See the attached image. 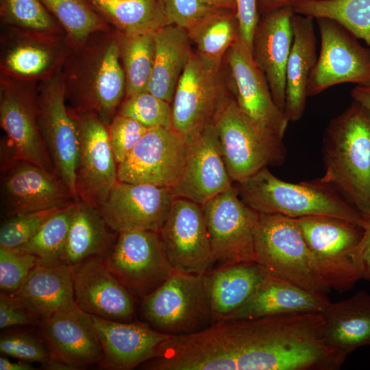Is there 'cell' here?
Here are the masks:
<instances>
[{
  "instance_id": "cell-1",
  "label": "cell",
  "mask_w": 370,
  "mask_h": 370,
  "mask_svg": "<svg viewBox=\"0 0 370 370\" xmlns=\"http://www.w3.org/2000/svg\"><path fill=\"white\" fill-rule=\"evenodd\" d=\"M321 312L230 319L171 335L151 370H336L346 356L323 336Z\"/></svg>"
},
{
  "instance_id": "cell-2",
  "label": "cell",
  "mask_w": 370,
  "mask_h": 370,
  "mask_svg": "<svg viewBox=\"0 0 370 370\" xmlns=\"http://www.w3.org/2000/svg\"><path fill=\"white\" fill-rule=\"evenodd\" d=\"M319 180L370 221V112L353 101L327 126Z\"/></svg>"
},
{
  "instance_id": "cell-3",
  "label": "cell",
  "mask_w": 370,
  "mask_h": 370,
  "mask_svg": "<svg viewBox=\"0 0 370 370\" xmlns=\"http://www.w3.org/2000/svg\"><path fill=\"white\" fill-rule=\"evenodd\" d=\"M235 184L242 201L259 213L280 214L291 218L332 216L364 229L367 224L356 210L319 179L287 182L264 167Z\"/></svg>"
},
{
  "instance_id": "cell-4",
  "label": "cell",
  "mask_w": 370,
  "mask_h": 370,
  "mask_svg": "<svg viewBox=\"0 0 370 370\" xmlns=\"http://www.w3.org/2000/svg\"><path fill=\"white\" fill-rule=\"evenodd\" d=\"M254 261L269 273L310 293L327 296L331 289L295 218L260 213Z\"/></svg>"
},
{
  "instance_id": "cell-5",
  "label": "cell",
  "mask_w": 370,
  "mask_h": 370,
  "mask_svg": "<svg viewBox=\"0 0 370 370\" xmlns=\"http://www.w3.org/2000/svg\"><path fill=\"white\" fill-rule=\"evenodd\" d=\"M214 125L228 175L234 183L268 166L284 163L286 149L283 138L243 112L232 95L222 104Z\"/></svg>"
},
{
  "instance_id": "cell-6",
  "label": "cell",
  "mask_w": 370,
  "mask_h": 370,
  "mask_svg": "<svg viewBox=\"0 0 370 370\" xmlns=\"http://www.w3.org/2000/svg\"><path fill=\"white\" fill-rule=\"evenodd\" d=\"M295 219L330 288L345 291L362 279V227L327 215Z\"/></svg>"
},
{
  "instance_id": "cell-7",
  "label": "cell",
  "mask_w": 370,
  "mask_h": 370,
  "mask_svg": "<svg viewBox=\"0 0 370 370\" xmlns=\"http://www.w3.org/2000/svg\"><path fill=\"white\" fill-rule=\"evenodd\" d=\"M141 313L155 330L169 335L195 333L213 323L199 274L175 271L142 299Z\"/></svg>"
},
{
  "instance_id": "cell-8",
  "label": "cell",
  "mask_w": 370,
  "mask_h": 370,
  "mask_svg": "<svg viewBox=\"0 0 370 370\" xmlns=\"http://www.w3.org/2000/svg\"><path fill=\"white\" fill-rule=\"evenodd\" d=\"M220 69L192 52L172 101L173 129L186 141L214 123L222 104L232 95L223 84Z\"/></svg>"
},
{
  "instance_id": "cell-9",
  "label": "cell",
  "mask_w": 370,
  "mask_h": 370,
  "mask_svg": "<svg viewBox=\"0 0 370 370\" xmlns=\"http://www.w3.org/2000/svg\"><path fill=\"white\" fill-rule=\"evenodd\" d=\"M114 247L103 258L110 271L141 299L175 272L159 232L131 230L118 233Z\"/></svg>"
},
{
  "instance_id": "cell-10",
  "label": "cell",
  "mask_w": 370,
  "mask_h": 370,
  "mask_svg": "<svg viewBox=\"0 0 370 370\" xmlns=\"http://www.w3.org/2000/svg\"><path fill=\"white\" fill-rule=\"evenodd\" d=\"M201 206L214 261L224 264L254 261L260 213L242 201L236 186Z\"/></svg>"
},
{
  "instance_id": "cell-11",
  "label": "cell",
  "mask_w": 370,
  "mask_h": 370,
  "mask_svg": "<svg viewBox=\"0 0 370 370\" xmlns=\"http://www.w3.org/2000/svg\"><path fill=\"white\" fill-rule=\"evenodd\" d=\"M315 21L321 46L308 82V97L343 83H370V47H363L358 38L332 19Z\"/></svg>"
},
{
  "instance_id": "cell-12",
  "label": "cell",
  "mask_w": 370,
  "mask_h": 370,
  "mask_svg": "<svg viewBox=\"0 0 370 370\" xmlns=\"http://www.w3.org/2000/svg\"><path fill=\"white\" fill-rule=\"evenodd\" d=\"M64 92L59 77L47 83L38 101V123L56 175L77 200L79 128L66 110Z\"/></svg>"
},
{
  "instance_id": "cell-13",
  "label": "cell",
  "mask_w": 370,
  "mask_h": 370,
  "mask_svg": "<svg viewBox=\"0 0 370 370\" xmlns=\"http://www.w3.org/2000/svg\"><path fill=\"white\" fill-rule=\"evenodd\" d=\"M176 197L171 187L117 180L98 209L108 227L117 233L159 232Z\"/></svg>"
},
{
  "instance_id": "cell-14",
  "label": "cell",
  "mask_w": 370,
  "mask_h": 370,
  "mask_svg": "<svg viewBox=\"0 0 370 370\" xmlns=\"http://www.w3.org/2000/svg\"><path fill=\"white\" fill-rule=\"evenodd\" d=\"M186 139L173 128H148L117 165L119 181L173 187L183 166Z\"/></svg>"
},
{
  "instance_id": "cell-15",
  "label": "cell",
  "mask_w": 370,
  "mask_h": 370,
  "mask_svg": "<svg viewBox=\"0 0 370 370\" xmlns=\"http://www.w3.org/2000/svg\"><path fill=\"white\" fill-rule=\"evenodd\" d=\"M159 234L175 271L203 275L214 262L199 204L177 197Z\"/></svg>"
},
{
  "instance_id": "cell-16",
  "label": "cell",
  "mask_w": 370,
  "mask_h": 370,
  "mask_svg": "<svg viewBox=\"0 0 370 370\" xmlns=\"http://www.w3.org/2000/svg\"><path fill=\"white\" fill-rule=\"evenodd\" d=\"M230 89L236 103L251 119L283 138L289 122L275 103L267 78L254 60L249 46L241 39L225 56Z\"/></svg>"
},
{
  "instance_id": "cell-17",
  "label": "cell",
  "mask_w": 370,
  "mask_h": 370,
  "mask_svg": "<svg viewBox=\"0 0 370 370\" xmlns=\"http://www.w3.org/2000/svg\"><path fill=\"white\" fill-rule=\"evenodd\" d=\"M232 185L212 123L186 141L183 166L172 188L177 197L203 205Z\"/></svg>"
},
{
  "instance_id": "cell-18",
  "label": "cell",
  "mask_w": 370,
  "mask_h": 370,
  "mask_svg": "<svg viewBox=\"0 0 370 370\" xmlns=\"http://www.w3.org/2000/svg\"><path fill=\"white\" fill-rule=\"evenodd\" d=\"M1 197L8 217L65 206L75 199L58 175L34 163H3Z\"/></svg>"
},
{
  "instance_id": "cell-19",
  "label": "cell",
  "mask_w": 370,
  "mask_h": 370,
  "mask_svg": "<svg viewBox=\"0 0 370 370\" xmlns=\"http://www.w3.org/2000/svg\"><path fill=\"white\" fill-rule=\"evenodd\" d=\"M79 149L76 171L78 199L96 208L117 182V163L108 129L96 114L86 113L77 122Z\"/></svg>"
},
{
  "instance_id": "cell-20",
  "label": "cell",
  "mask_w": 370,
  "mask_h": 370,
  "mask_svg": "<svg viewBox=\"0 0 370 370\" xmlns=\"http://www.w3.org/2000/svg\"><path fill=\"white\" fill-rule=\"evenodd\" d=\"M72 275L75 303L81 310L117 321L132 318L133 295L110 271L101 256L72 266Z\"/></svg>"
},
{
  "instance_id": "cell-21",
  "label": "cell",
  "mask_w": 370,
  "mask_h": 370,
  "mask_svg": "<svg viewBox=\"0 0 370 370\" xmlns=\"http://www.w3.org/2000/svg\"><path fill=\"white\" fill-rule=\"evenodd\" d=\"M40 325L50 358L72 369L101 361L103 351L91 315L78 306L56 313Z\"/></svg>"
},
{
  "instance_id": "cell-22",
  "label": "cell",
  "mask_w": 370,
  "mask_h": 370,
  "mask_svg": "<svg viewBox=\"0 0 370 370\" xmlns=\"http://www.w3.org/2000/svg\"><path fill=\"white\" fill-rule=\"evenodd\" d=\"M292 6L260 15L251 47L254 61L264 74L273 99L284 112L286 67L293 40Z\"/></svg>"
},
{
  "instance_id": "cell-23",
  "label": "cell",
  "mask_w": 370,
  "mask_h": 370,
  "mask_svg": "<svg viewBox=\"0 0 370 370\" xmlns=\"http://www.w3.org/2000/svg\"><path fill=\"white\" fill-rule=\"evenodd\" d=\"M91 317L103 354L99 363L108 369L130 370L154 358L162 343L171 336L141 323Z\"/></svg>"
},
{
  "instance_id": "cell-24",
  "label": "cell",
  "mask_w": 370,
  "mask_h": 370,
  "mask_svg": "<svg viewBox=\"0 0 370 370\" xmlns=\"http://www.w3.org/2000/svg\"><path fill=\"white\" fill-rule=\"evenodd\" d=\"M330 303L327 296L310 293L267 271L249 298L223 320L323 312Z\"/></svg>"
},
{
  "instance_id": "cell-25",
  "label": "cell",
  "mask_w": 370,
  "mask_h": 370,
  "mask_svg": "<svg viewBox=\"0 0 370 370\" xmlns=\"http://www.w3.org/2000/svg\"><path fill=\"white\" fill-rule=\"evenodd\" d=\"M0 121L6 136L3 163L26 161L56 174L31 106L13 91L1 95Z\"/></svg>"
},
{
  "instance_id": "cell-26",
  "label": "cell",
  "mask_w": 370,
  "mask_h": 370,
  "mask_svg": "<svg viewBox=\"0 0 370 370\" xmlns=\"http://www.w3.org/2000/svg\"><path fill=\"white\" fill-rule=\"evenodd\" d=\"M42 321L77 306L72 267L61 262L39 261L14 294Z\"/></svg>"
},
{
  "instance_id": "cell-27",
  "label": "cell",
  "mask_w": 370,
  "mask_h": 370,
  "mask_svg": "<svg viewBox=\"0 0 370 370\" xmlns=\"http://www.w3.org/2000/svg\"><path fill=\"white\" fill-rule=\"evenodd\" d=\"M315 19L294 13L291 18L293 40L286 67L284 113L289 121L299 120L304 112L307 86L317 63Z\"/></svg>"
},
{
  "instance_id": "cell-28",
  "label": "cell",
  "mask_w": 370,
  "mask_h": 370,
  "mask_svg": "<svg viewBox=\"0 0 370 370\" xmlns=\"http://www.w3.org/2000/svg\"><path fill=\"white\" fill-rule=\"evenodd\" d=\"M267 271L256 262L224 264L203 274L213 323L239 308L264 278Z\"/></svg>"
},
{
  "instance_id": "cell-29",
  "label": "cell",
  "mask_w": 370,
  "mask_h": 370,
  "mask_svg": "<svg viewBox=\"0 0 370 370\" xmlns=\"http://www.w3.org/2000/svg\"><path fill=\"white\" fill-rule=\"evenodd\" d=\"M322 314L324 339L330 346L346 355L370 346V294L365 291L338 302L330 301Z\"/></svg>"
},
{
  "instance_id": "cell-30",
  "label": "cell",
  "mask_w": 370,
  "mask_h": 370,
  "mask_svg": "<svg viewBox=\"0 0 370 370\" xmlns=\"http://www.w3.org/2000/svg\"><path fill=\"white\" fill-rule=\"evenodd\" d=\"M155 57L146 90L172 103L179 79L192 51L188 32L167 25L154 34Z\"/></svg>"
},
{
  "instance_id": "cell-31",
  "label": "cell",
  "mask_w": 370,
  "mask_h": 370,
  "mask_svg": "<svg viewBox=\"0 0 370 370\" xmlns=\"http://www.w3.org/2000/svg\"><path fill=\"white\" fill-rule=\"evenodd\" d=\"M99 209L84 201L75 200V210L60 262L69 266L102 256L109 236Z\"/></svg>"
},
{
  "instance_id": "cell-32",
  "label": "cell",
  "mask_w": 370,
  "mask_h": 370,
  "mask_svg": "<svg viewBox=\"0 0 370 370\" xmlns=\"http://www.w3.org/2000/svg\"><path fill=\"white\" fill-rule=\"evenodd\" d=\"M188 34L197 45L198 55L221 66L228 49L240 39L236 12L213 8Z\"/></svg>"
},
{
  "instance_id": "cell-33",
  "label": "cell",
  "mask_w": 370,
  "mask_h": 370,
  "mask_svg": "<svg viewBox=\"0 0 370 370\" xmlns=\"http://www.w3.org/2000/svg\"><path fill=\"white\" fill-rule=\"evenodd\" d=\"M125 35L155 34L169 25L160 0H91Z\"/></svg>"
},
{
  "instance_id": "cell-34",
  "label": "cell",
  "mask_w": 370,
  "mask_h": 370,
  "mask_svg": "<svg viewBox=\"0 0 370 370\" xmlns=\"http://www.w3.org/2000/svg\"><path fill=\"white\" fill-rule=\"evenodd\" d=\"M291 6L296 14L338 23L370 47V0H299Z\"/></svg>"
},
{
  "instance_id": "cell-35",
  "label": "cell",
  "mask_w": 370,
  "mask_h": 370,
  "mask_svg": "<svg viewBox=\"0 0 370 370\" xmlns=\"http://www.w3.org/2000/svg\"><path fill=\"white\" fill-rule=\"evenodd\" d=\"M119 49L115 42L106 48L98 66L92 90V103L107 122L126 90V78L119 61Z\"/></svg>"
},
{
  "instance_id": "cell-36",
  "label": "cell",
  "mask_w": 370,
  "mask_h": 370,
  "mask_svg": "<svg viewBox=\"0 0 370 370\" xmlns=\"http://www.w3.org/2000/svg\"><path fill=\"white\" fill-rule=\"evenodd\" d=\"M121 53L129 97L147 89L154 63V34L125 35Z\"/></svg>"
},
{
  "instance_id": "cell-37",
  "label": "cell",
  "mask_w": 370,
  "mask_h": 370,
  "mask_svg": "<svg viewBox=\"0 0 370 370\" xmlns=\"http://www.w3.org/2000/svg\"><path fill=\"white\" fill-rule=\"evenodd\" d=\"M75 200L53 215L27 243L12 249L45 262H60L73 215Z\"/></svg>"
},
{
  "instance_id": "cell-38",
  "label": "cell",
  "mask_w": 370,
  "mask_h": 370,
  "mask_svg": "<svg viewBox=\"0 0 370 370\" xmlns=\"http://www.w3.org/2000/svg\"><path fill=\"white\" fill-rule=\"evenodd\" d=\"M77 40L85 39L101 27L98 16L83 0H40Z\"/></svg>"
},
{
  "instance_id": "cell-39",
  "label": "cell",
  "mask_w": 370,
  "mask_h": 370,
  "mask_svg": "<svg viewBox=\"0 0 370 370\" xmlns=\"http://www.w3.org/2000/svg\"><path fill=\"white\" fill-rule=\"evenodd\" d=\"M119 114L132 118L147 128H173L171 103L147 90L127 97Z\"/></svg>"
},
{
  "instance_id": "cell-40",
  "label": "cell",
  "mask_w": 370,
  "mask_h": 370,
  "mask_svg": "<svg viewBox=\"0 0 370 370\" xmlns=\"http://www.w3.org/2000/svg\"><path fill=\"white\" fill-rule=\"evenodd\" d=\"M64 207L8 217L1 225L0 247L16 249L21 247L32 238L53 215Z\"/></svg>"
},
{
  "instance_id": "cell-41",
  "label": "cell",
  "mask_w": 370,
  "mask_h": 370,
  "mask_svg": "<svg viewBox=\"0 0 370 370\" xmlns=\"http://www.w3.org/2000/svg\"><path fill=\"white\" fill-rule=\"evenodd\" d=\"M38 262L34 255L0 247L1 291L16 294Z\"/></svg>"
},
{
  "instance_id": "cell-42",
  "label": "cell",
  "mask_w": 370,
  "mask_h": 370,
  "mask_svg": "<svg viewBox=\"0 0 370 370\" xmlns=\"http://www.w3.org/2000/svg\"><path fill=\"white\" fill-rule=\"evenodd\" d=\"M0 351L7 356L24 361L38 362L42 365L51 358L44 340L21 332H10L1 334Z\"/></svg>"
},
{
  "instance_id": "cell-43",
  "label": "cell",
  "mask_w": 370,
  "mask_h": 370,
  "mask_svg": "<svg viewBox=\"0 0 370 370\" xmlns=\"http://www.w3.org/2000/svg\"><path fill=\"white\" fill-rule=\"evenodd\" d=\"M147 130L137 121L119 114L112 119L108 133L117 165L126 158Z\"/></svg>"
},
{
  "instance_id": "cell-44",
  "label": "cell",
  "mask_w": 370,
  "mask_h": 370,
  "mask_svg": "<svg viewBox=\"0 0 370 370\" xmlns=\"http://www.w3.org/2000/svg\"><path fill=\"white\" fill-rule=\"evenodd\" d=\"M7 17L25 27L45 31L53 27V21L40 0H3Z\"/></svg>"
},
{
  "instance_id": "cell-45",
  "label": "cell",
  "mask_w": 370,
  "mask_h": 370,
  "mask_svg": "<svg viewBox=\"0 0 370 370\" xmlns=\"http://www.w3.org/2000/svg\"><path fill=\"white\" fill-rule=\"evenodd\" d=\"M169 25L193 29L214 8L203 0H160Z\"/></svg>"
},
{
  "instance_id": "cell-46",
  "label": "cell",
  "mask_w": 370,
  "mask_h": 370,
  "mask_svg": "<svg viewBox=\"0 0 370 370\" xmlns=\"http://www.w3.org/2000/svg\"><path fill=\"white\" fill-rule=\"evenodd\" d=\"M50 55L44 49L23 45L12 50L7 58V65L13 72L23 75L42 73L49 66Z\"/></svg>"
},
{
  "instance_id": "cell-47",
  "label": "cell",
  "mask_w": 370,
  "mask_h": 370,
  "mask_svg": "<svg viewBox=\"0 0 370 370\" xmlns=\"http://www.w3.org/2000/svg\"><path fill=\"white\" fill-rule=\"evenodd\" d=\"M40 319L15 295L1 291L0 328L38 325Z\"/></svg>"
},
{
  "instance_id": "cell-48",
  "label": "cell",
  "mask_w": 370,
  "mask_h": 370,
  "mask_svg": "<svg viewBox=\"0 0 370 370\" xmlns=\"http://www.w3.org/2000/svg\"><path fill=\"white\" fill-rule=\"evenodd\" d=\"M239 24V38L251 51L254 32L260 18L257 0H234Z\"/></svg>"
},
{
  "instance_id": "cell-49",
  "label": "cell",
  "mask_w": 370,
  "mask_h": 370,
  "mask_svg": "<svg viewBox=\"0 0 370 370\" xmlns=\"http://www.w3.org/2000/svg\"><path fill=\"white\" fill-rule=\"evenodd\" d=\"M360 246L363 264L362 279L370 280V221L365 227Z\"/></svg>"
},
{
  "instance_id": "cell-50",
  "label": "cell",
  "mask_w": 370,
  "mask_h": 370,
  "mask_svg": "<svg viewBox=\"0 0 370 370\" xmlns=\"http://www.w3.org/2000/svg\"><path fill=\"white\" fill-rule=\"evenodd\" d=\"M351 96L370 112V83L356 85L352 88Z\"/></svg>"
},
{
  "instance_id": "cell-51",
  "label": "cell",
  "mask_w": 370,
  "mask_h": 370,
  "mask_svg": "<svg viewBox=\"0 0 370 370\" xmlns=\"http://www.w3.org/2000/svg\"><path fill=\"white\" fill-rule=\"evenodd\" d=\"M260 15L267 14L273 10L291 6L299 0H257Z\"/></svg>"
},
{
  "instance_id": "cell-52",
  "label": "cell",
  "mask_w": 370,
  "mask_h": 370,
  "mask_svg": "<svg viewBox=\"0 0 370 370\" xmlns=\"http://www.w3.org/2000/svg\"><path fill=\"white\" fill-rule=\"evenodd\" d=\"M1 370H34L35 368L28 362L23 360L12 362L5 357L0 358Z\"/></svg>"
},
{
  "instance_id": "cell-53",
  "label": "cell",
  "mask_w": 370,
  "mask_h": 370,
  "mask_svg": "<svg viewBox=\"0 0 370 370\" xmlns=\"http://www.w3.org/2000/svg\"><path fill=\"white\" fill-rule=\"evenodd\" d=\"M207 5L214 8H225L236 11L234 0H203Z\"/></svg>"
}]
</instances>
